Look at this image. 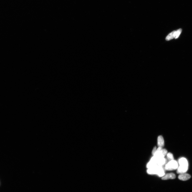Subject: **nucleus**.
<instances>
[{"label":"nucleus","instance_id":"1","mask_svg":"<svg viewBox=\"0 0 192 192\" xmlns=\"http://www.w3.org/2000/svg\"><path fill=\"white\" fill-rule=\"evenodd\" d=\"M179 166L178 168L177 173L178 174L185 173L188 169V161L184 158H182L179 160Z\"/></svg>","mask_w":192,"mask_h":192},{"label":"nucleus","instance_id":"2","mask_svg":"<svg viewBox=\"0 0 192 192\" xmlns=\"http://www.w3.org/2000/svg\"><path fill=\"white\" fill-rule=\"evenodd\" d=\"M147 172L149 174L157 175L160 177H163L165 175V171L164 169L162 166H159L153 168L148 169Z\"/></svg>","mask_w":192,"mask_h":192},{"label":"nucleus","instance_id":"3","mask_svg":"<svg viewBox=\"0 0 192 192\" xmlns=\"http://www.w3.org/2000/svg\"><path fill=\"white\" fill-rule=\"evenodd\" d=\"M178 167V164L176 161L173 160L170 161L166 164L165 168L166 170L172 171L177 169Z\"/></svg>","mask_w":192,"mask_h":192},{"label":"nucleus","instance_id":"4","mask_svg":"<svg viewBox=\"0 0 192 192\" xmlns=\"http://www.w3.org/2000/svg\"><path fill=\"white\" fill-rule=\"evenodd\" d=\"M191 177V176L190 175L186 173L180 174L178 176V178L179 180L184 181L187 180Z\"/></svg>","mask_w":192,"mask_h":192},{"label":"nucleus","instance_id":"5","mask_svg":"<svg viewBox=\"0 0 192 192\" xmlns=\"http://www.w3.org/2000/svg\"><path fill=\"white\" fill-rule=\"evenodd\" d=\"M176 178V176L173 173H168L166 174L163 177L162 179L163 180H166L169 179H173Z\"/></svg>","mask_w":192,"mask_h":192},{"label":"nucleus","instance_id":"6","mask_svg":"<svg viewBox=\"0 0 192 192\" xmlns=\"http://www.w3.org/2000/svg\"><path fill=\"white\" fill-rule=\"evenodd\" d=\"M157 144L159 147H162L164 145V140L163 137L162 135H160L158 137Z\"/></svg>","mask_w":192,"mask_h":192},{"label":"nucleus","instance_id":"7","mask_svg":"<svg viewBox=\"0 0 192 192\" xmlns=\"http://www.w3.org/2000/svg\"><path fill=\"white\" fill-rule=\"evenodd\" d=\"M166 162V160L164 157L158 158L157 164V165L159 166H162L164 165Z\"/></svg>","mask_w":192,"mask_h":192},{"label":"nucleus","instance_id":"8","mask_svg":"<svg viewBox=\"0 0 192 192\" xmlns=\"http://www.w3.org/2000/svg\"><path fill=\"white\" fill-rule=\"evenodd\" d=\"M176 31H174L169 34L166 38V41H170L175 38L176 36Z\"/></svg>","mask_w":192,"mask_h":192},{"label":"nucleus","instance_id":"9","mask_svg":"<svg viewBox=\"0 0 192 192\" xmlns=\"http://www.w3.org/2000/svg\"><path fill=\"white\" fill-rule=\"evenodd\" d=\"M158 166L157 165L156 163L150 160V162L148 163L147 167L148 169L155 168Z\"/></svg>","mask_w":192,"mask_h":192},{"label":"nucleus","instance_id":"10","mask_svg":"<svg viewBox=\"0 0 192 192\" xmlns=\"http://www.w3.org/2000/svg\"><path fill=\"white\" fill-rule=\"evenodd\" d=\"M167 157L168 159L170 161L173 160L174 159L173 155L171 153H169L167 154Z\"/></svg>","mask_w":192,"mask_h":192},{"label":"nucleus","instance_id":"11","mask_svg":"<svg viewBox=\"0 0 192 192\" xmlns=\"http://www.w3.org/2000/svg\"><path fill=\"white\" fill-rule=\"evenodd\" d=\"M182 31V29H179L176 31V36L175 38V39H177V38H178V37Z\"/></svg>","mask_w":192,"mask_h":192},{"label":"nucleus","instance_id":"12","mask_svg":"<svg viewBox=\"0 0 192 192\" xmlns=\"http://www.w3.org/2000/svg\"><path fill=\"white\" fill-rule=\"evenodd\" d=\"M161 153L163 157H164L167 154V151L165 149H162L161 150Z\"/></svg>","mask_w":192,"mask_h":192},{"label":"nucleus","instance_id":"13","mask_svg":"<svg viewBox=\"0 0 192 192\" xmlns=\"http://www.w3.org/2000/svg\"><path fill=\"white\" fill-rule=\"evenodd\" d=\"M157 148L156 147H155L153 148V150L152 151V155L153 156L154 155L157 151Z\"/></svg>","mask_w":192,"mask_h":192}]
</instances>
